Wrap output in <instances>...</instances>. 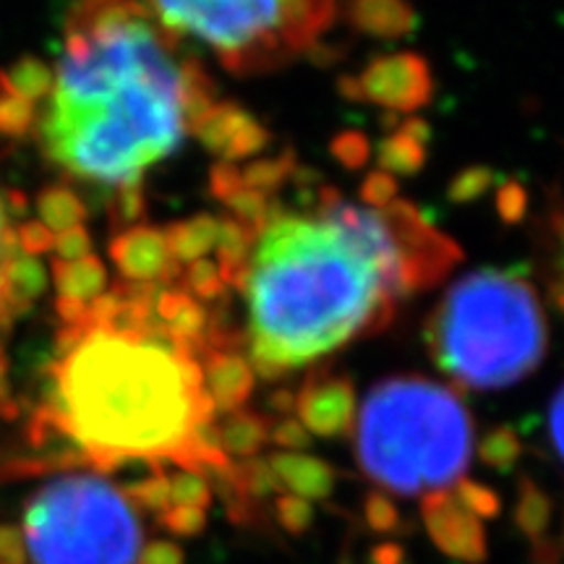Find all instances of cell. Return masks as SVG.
<instances>
[{
	"label": "cell",
	"mask_w": 564,
	"mask_h": 564,
	"mask_svg": "<svg viewBox=\"0 0 564 564\" xmlns=\"http://www.w3.org/2000/svg\"><path fill=\"white\" fill-rule=\"evenodd\" d=\"M141 0H76L37 133L45 158L79 181L141 186L186 137L188 89L202 66L178 58Z\"/></svg>",
	"instance_id": "cell-1"
},
{
	"label": "cell",
	"mask_w": 564,
	"mask_h": 564,
	"mask_svg": "<svg viewBox=\"0 0 564 564\" xmlns=\"http://www.w3.org/2000/svg\"><path fill=\"white\" fill-rule=\"evenodd\" d=\"M154 285L121 282L74 327H63L53 392L32 440L63 436L84 463L112 470L126 460H171L188 470L194 423L215 415L196 352L152 314Z\"/></svg>",
	"instance_id": "cell-2"
},
{
	"label": "cell",
	"mask_w": 564,
	"mask_h": 564,
	"mask_svg": "<svg viewBox=\"0 0 564 564\" xmlns=\"http://www.w3.org/2000/svg\"><path fill=\"white\" fill-rule=\"evenodd\" d=\"M316 217L274 212L251 251V369L282 379L352 337L379 333L394 301L419 291L384 212L352 207L322 186Z\"/></svg>",
	"instance_id": "cell-3"
},
{
	"label": "cell",
	"mask_w": 564,
	"mask_h": 564,
	"mask_svg": "<svg viewBox=\"0 0 564 564\" xmlns=\"http://www.w3.org/2000/svg\"><path fill=\"white\" fill-rule=\"evenodd\" d=\"M361 470L400 497L460 481L474 455V421L460 394L423 377L379 382L366 398L356 436Z\"/></svg>",
	"instance_id": "cell-4"
},
{
	"label": "cell",
	"mask_w": 564,
	"mask_h": 564,
	"mask_svg": "<svg viewBox=\"0 0 564 564\" xmlns=\"http://www.w3.org/2000/svg\"><path fill=\"white\" fill-rule=\"evenodd\" d=\"M426 337L444 373L470 390H502L544 361L546 319L523 274L481 270L449 288Z\"/></svg>",
	"instance_id": "cell-5"
},
{
	"label": "cell",
	"mask_w": 564,
	"mask_h": 564,
	"mask_svg": "<svg viewBox=\"0 0 564 564\" xmlns=\"http://www.w3.org/2000/svg\"><path fill=\"white\" fill-rule=\"evenodd\" d=\"M173 37L207 45L232 74H262L316 45L337 0H141Z\"/></svg>",
	"instance_id": "cell-6"
},
{
	"label": "cell",
	"mask_w": 564,
	"mask_h": 564,
	"mask_svg": "<svg viewBox=\"0 0 564 564\" xmlns=\"http://www.w3.org/2000/svg\"><path fill=\"white\" fill-rule=\"evenodd\" d=\"M24 564H137L141 523L108 478L58 476L26 499L17 525Z\"/></svg>",
	"instance_id": "cell-7"
},
{
	"label": "cell",
	"mask_w": 564,
	"mask_h": 564,
	"mask_svg": "<svg viewBox=\"0 0 564 564\" xmlns=\"http://www.w3.org/2000/svg\"><path fill=\"white\" fill-rule=\"evenodd\" d=\"M337 91L345 100L379 105L398 116L429 105L434 95V79L421 55L392 53L371 61L358 76H340Z\"/></svg>",
	"instance_id": "cell-8"
},
{
	"label": "cell",
	"mask_w": 564,
	"mask_h": 564,
	"mask_svg": "<svg viewBox=\"0 0 564 564\" xmlns=\"http://www.w3.org/2000/svg\"><path fill=\"white\" fill-rule=\"evenodd\" d=\"M421 520L434 546L449 560L465 564H484L489 560L484 523L465 510L449 489L423 494Z\"/></svg>",
	"instance_id": "cell-9"
},
{
	"label": "cell",
	"mask_w": 564,
	"mask_h": 564,
	"mask_svg": "<svg viewBox=\"0 0 564 564\" xmlns=\"http://www.w3.org/2000/svg\"><path fill=\"white\" fill-rule=\"evenodd\" d=\"M295 413L308 434L322 440L350 436L356 423V387L348 377L312 373L295 392Z\"/></svg>",
	"instance_id": "cell-10"
},
{
	"label": "cell",
	"mask_w": 564,
	"mask_h": 564,
	"mask_svg": "<svg viewBox=\"0 0 564 564\" xmlns=\"http://www.w3.org/2000/svg\"><path fill=\"white\" fill-rule=\"evenodd\" d=\"M110 259L131 285H158L181 278V264L171 257L165 236L152 225H133L110 241Z\"/></svg>",
	"instance_id": "cell-11"
},
{
	"label": "cell",
	"mask_w": 564,
	"mask_h": 564,
	"mask_svg": "<svg viewBox=\"0 0 564 564\" xmlns=\"http://www.w3.org/2000/svg\"><path fill=\"white\" fill-rule=\"evenodd\" d=\"M202 387L212 408L220 413H236L251 398L257 373L241 352L230 348H207L204 350Z\"/></svg>",
	"instance_id": "cell-12"
},
{
	"label": "cell",
	"mask_w": 564,
	"mask_h": 564,
	"mask_svg": "<svg viewBox=\"0 0 564 564\" xmlns=\"http://www.w3.org/2000/svg\"><path fill=\"white\" fill-rule=\"evenodd\" d=\"M154 319L173 340L188 345L194 352H204L209 335V316L199 301H194L183 288H165L154 295Z\"/></svg>",
	"instance_id": "cell-13"
},
{
	"label": "cell",
	"mask_w": 564,
	"mask_h": 564,
	"mask_svg": "<svg viewBox=\"0 0 564 564\" xmlns=\"http://www.w3.org/2000/svg\"><path fill=\"white\" fill-rule=\"evenodd\" d=\"M272 465L274 476H278L280 486H288L293 497L306 499H329L337 486V474L329 463L319 460V457L303 455V453H274L267 457Z\"/></svg>",
	"instance_id": "cell-14"
},
{
	"label": "cell",
	"mask_w": 564,
	"mask_h": 564,
	"mask_svg": "<svg viewBox=\"0 0 564 564\" xmlns=\"http://www.w3.org/2000/svg\"><path fill=\"white\" fill-rule=\"evenodd\" d=\"M51 270L55 293H58L55 301L76 303V306H91L100 295L108 293V267H105L102 259L95 257V253L76 259V262H58V259H53Z\"/></svg>",
	"instance_id": "cell-15"
},
{
	"label": "cell",
	"mask_w": 564,
	"mask_h": 564,
	"mask_svg": "<svg viewBox=\"0 0 564 564\" xmlns=\"http://www.w3.org/2000/svg\"><path fill=\"white\" fill-rule=\"evenodd\" d=\"M47 285H51V274L42 267V259L30 257L13 243L3 272V293L13 319L30 312L34 301L45 295Z\"/></svg>",
	"instance_id": "cell-16"
},
{
	"label": "cell",
	"mask_w": 564,
	"mask_h": 564,
	"mask_svg": "<svg viewBox=\"0 0 564 564\" xmlns=\"http://www.w3.org/2000/svg\"><path fill=\"white\" fill-rule=\"evenodd\" d=\"M348 19L371 37L398 40L413 30L415 17L405 0H350Z\"/></svg>",
	"instance_id": "cell-17"
},
{
	"label": "cell",
	"mask_w": 564,
	"mask_h": 564,
	"mask_svg": "<svg viewBox=\"0 0 564 564\" xmlns=\"http://www.w3.org/2000/svg\"><path fill=\"white\" fill-rule=\"evenodd\" d=\"M257 230L246 228L238 220H220V236H217V270L223 274V282L228 288L243 291L246 278H249L251 249L257 243Z\"/></svg>",
	"instance_id": "cell-18"
},
{
	"label": "cell",
	"mask_w": 564,
	"mask_h": 564,
	"mask_svg": "<svg viewBox=\"0 0 564 564\" xmlns=\"http://www.w3.org/2000/svg\"><path fill=\"white\" fill-rule=\"evenodd\" d=\"M270 426L272 423L264 419L262 413L251 411H236L228 413L220 426H217V440H220V449L228 460H251L259 455V449L270 442Z\"/></svg>",
	"instance_id": "cell-19"
},
{
	"label": "cell",
	"mask_w": 564,
	"mask_h": 564,
	"mask_svg": "<svg viewBox=\"0 0 564 564\" xmlns=\"http://www.w3.org/2000/svg\"><path fill=\"white\" fill-rule=\"evenodd\" d=\"M162 236H165V243L175 262L192 264L196 259H207V253L215 251L217 236H220V220L212 215H196L192 220L167 225Z\"/></svg>",
	"instance_id": "cell-20"
},
{
	"label": "cell",
	"mask_w": 564,
	"mask_h": 564,
	"mask_svg": "<svg viewBox=\"0 0 564 564\" xmlns=\"http://www.w3.org/2000/svg\"><path fill=\"white\" fill-rule=\"evenodd\" d=\"M0 87L40 108L53 89V68L34 55H24L9 68H0Z\"/></svg>",
	"instance_id": "cell-21"
},
{
	"label": "cell",
	"mask_w": 564,
	"mask_h": 564,
	"mask_svg": "<svg viewBox=\"0 0 564 564\" xmlns=\"http://www.w3.org/2000/svg\"><path fill=\"white\" fill-rule=\"evenodd\" d=\"M37 220L45 225L53 236L74 230L84 225L87 207H84L82 196L68 186H47L37 196Z\"/></svg>",
	"instance_id": "cell-22"
},
{
	"label": "cell",
	"mask_w": 564,
	"mask_h": 564,
	"mask_svg": "<svg viewBox=\"0 0 564 564\" xmlns=\"http://www.w3.org/2000/svg\"><path fill=\"white\" fill-rule=\"evenodd\" d=\"M549 523H552V499L546 497L544 489L535 486L533 478H520L518 484V505H514V525L518 531L535 541L546 539Z\"/></svg>",
	"instance_id": "cell-23"
},
{
	"label": "cell",
	"mask_w": 564,
	"mask_h": 564,
	"mask_svg": "<svg viewBox=\"0 0 564 564\" xmlns=\"http://www.w3.org/2000/svg\"><path fill=\"white\" fill-rule=\"evenodd\" d=\"M377 162L379 171L394 175H411L421 173L423 165H426V147L419 144V141L403 137V133L392 131L390 137H384L377 144Z\"/></svg>",
	"instance_id": "cell-24"
},
{
	"label": "cell",
	"mask_w": 564,
	"mask_h": 564,
	"mask_svg": "<svg viewBox=\"0 0 564 564\" xmlns=\"http://www.w3.org/2000/svg\"><path fill=\"white\" fill-rule=\"evenodd\" d=\"M123 491V497L129 499L133 510L150 512L158 518L171 507V484H167V474L162 470V465H152L144 476L133 478V481L118 486Z\"/></svg>",
	"instance_id": "cell-25"
},
{
	"label": "cell",
	"mask_w": 564,
	"mask_h": 564,
	"mask_svg": "<svg viewBox=\"0 0 564 564\" xmlns=\"http://www.w3.org/2000/svg\"><path fill=\"white\" fill-rule=\"evenodd\" d=\"M295 173V154L282 152L280 158H264V160H251L249 165L241 171L243 186L253 188L259 194H274L293 178Z\"/></svg>",
	"instance_id": "cell-26"
},
{
	"label": "cell",
	"mask_w": 564,
	"mask_h": 564,
	"mask_svg": "<svg viewBox=\"0 0 564 564\" xmlns=\"http://www.w3.org/2000/svg\"><path fill=\"white\" fill-rule=\"evenodd\" d=\"M236 478H238V489L253 507H262L267 499L278 497L282 494V486L274 476L272 465L267 457H251V460L236 463Z\"/></svg>",
	"instance_id": "cell-27"
},
{
	"label": "cell",
	"mask_w": 564,
	"mask_h": 564,
	"mask_svg": "<svg viewBox=\"0 0 564 564\" xmlns=\"http://www.w3.org/2000/svg\"><path fill=\"white\" fill-rule=\"evenodd\" d=\"M478 457H481L484 465L499 470V474H510L523 457V442H520L514 429L497 426L484 434L481 444H478Z\"/></svg>",
	"instance_id": "cell-28"
},
{
	"label": "cell",
	"mask_w": 564,
	"mask_h": 564,
	"mask_svg": "<svg viewBox=\"0 0 564 564\" xmlns=\"http://www.w3.org/2000/svg\"><path fill=\"white\" fill-rule=\"evenodd\" d=\"M181 285L194 301H220L228 291L220 270L212 259H196V262L186 264L181 274Z\"/></svg>",
	"instance_id": "cell-29"
},
{
	"label": "cell",
	"mask_w": 564,
	"mask_h": 564,
	"mask_svg": "<svg viewBox=\"0 0 564 564\" xmlns=\"http://www.w3.org/2000/svg\"><path fill=\"white\" fill-rule=\"evenodd\" d=\"M40 108L0 87V137L21 139L34 131Z\"/></svg>",
	"instance_id": "cell-30"
},
{
	"label": "cell",
	"mask_w": 564,
	"mask_h": 564,
	"mask_svg": "<svg viewBox=\"0 0 564 564\" xmlns=\"http://www.w3.org/2000/svg\"><path fill=\"white\" fill-rule=\"evenodd\" d=\"M497 183V173L486 165H470L455 173L447 186V199L453 204H474L486 196Z\"/></svg>",
	"instance_id": "cell-31"
},
{
	"label": "cell",
	"mask_w": 564,
	"mask_h": 564,
	"mask_svg": "<svg viewBox=\"0 0 564 564\" xmlns=\"http://www.w3.org/2000/svg\"><path fill=\"white\" fill-rule=\"evenodd\" d=\"M228 212L232 215V220H238L246 228L251 230H262L264 223L270 220L272 215V207H270V199H267L264 194L253 192V188H238L236 194H230L228 199L223 202Z\"/></svg>",
	"instance_id": "cell-32"
},
{
	"label": "cell",
	"mask_w": 564,
	"mask_h": 564,
	"mask_svg": "<svg viewBox=\"0 0 564 564\" xmlns=\"http://www.w3.org/2000/svg\"><path fill=\"white\" fill-rule=\"evenodd\" d=\"M167 484H171V502L181 507H199V510L207 512L215 502L209 484L194 470H175L173 476H167Z\"/></svg>",
	"instance_id": "cell-33"
},
{
	"label": "cell",
	"mask_w": 564,
	"mask_h": 564,
	"mask_svg": "<svg viewBox=\"0 0 564 564\" xmlns=\"http://www.w3.org/2000/svg\"><path fill=\"white\" fill-rule=\"evenodd\" d=\"M455 499L460 502L465 510H468L474 518L478 520H494L499 518V512H502V499H499V494L491 489V486H484V484H476L470 481V478H460L455 486Z\"/></svg>",
	"instance_id": "cell-34"
},
{
	"label": "cell",
	"mask_w": 564,
	"mask_h": 564,
	"mask_svg": "<svg viewBox=\"0 0 564 564\" xmlns=\"http://www.w3.org/2000/svg\"><path fill=\"white\" fill-rule=\"evenodd\" d=\"M274 523L288 535H303L314 525V507L306 499L293 497V494H278L272 502Z\"/></svg>",
	"instance_id": "cell-35"
},
{
	"label": "cell",
	"mask_w": 564,
	"mask_h": 564,
	"mask_svg": "<svg viewBox=\"0 0 564 564\" xmlns=\"http://www.w3.org/2000/svg\"><path fill=\"white\" fill-rule=\"evenodd\" d=\"M364 518H366V525H369L373 533H384L387 535V533L408 531L403 514H400V510H398V505H394L392 499L382 491L366 494Z\"/></svg>",
	"instance_id": "cell-36"
},
{
	"label": "cell",
	"mask_w": 564,
	"mask_h": 564,
	"mask_svg": "<svg viewBox=\"0 0 564 564\" xmlns=\"http://www.w3.org/2000/svg\"><path fill=\"white\" fill-rule=\"evenodd\" d=\"M329 152L345 171H361L371 160V141L361 131H343L333 139Z\"/></svg>",
	"instance_id": "cell-37"
},
{
	"label": "cell",
	"mask_w": 564,
	"mask_h": 564,
	"mask_svg": "<svg viewBox=\"0 0 564 564\" xmlns=\"http://www.w3.org/2000/svg\"><path fill=\"white\" fill-rule=\"evenodd\" d=\"M147 212V196L141 186L118 188L110 202V225L116 230H129L133 223H139Z\"/></svg>",
	"instance_id": "cell-38"
},
{
	"label": "cell",
	"mask_w": 564,
	"mask_h": 564,
	"mask_svg": "<svg viewBox=\"0 0 564 564\" xmlns=\"http://www.w3.org/2000/svg\"><path fill=\"white\" fill-rule=\"evenodd\" d=\"M207 512L199 510V507H167L165 512L158 514V525L171 531L173 535H181V539H194L207 531Z\"/></svg>",
	"instance_id": "cell-39"
},
{
	"label": "cell",
	"mask_w": 564,
	"mask_h": 564,
	"mask_svg": "<svg viewBox=\"0 0 564 564\" xmlns=\"http://www.w3.org/2000/svg\"><path fill=\"white\" fill-rule=\"evenodd\" d=\"M494 204H497V215L502 217V223H523L528 215V188L520 181L507 178L499 183L497 194H494Z\"/></svg>",
	"instance_id": "cell-40"
},
{
	"label": "cell",
	"mask_w": 564,
	"mask_h": 564,
	"mask_svg": "<svg viewBox=\"0 0 564 564\" xmlns=\"http://www.w3.org/2000/svg\"><path fill=\"white\" fill-rule=\"evenodd\" d=\"M358 194H361V202L366 204V207L373 209V212H382V209L390 207V204L398 202L400 186H398V178H392L390 173L371 171L364 178L361 188H358Z\"/></svg>",
	"instance_id": "cell-41"
},
{
	"label": "cell",
	"mask_w": 564,
	"mask_h": 564,
	"mask_svg": "<svg viewBox=\"0 0 564 564\" xmlns=\"http://www.w3.org/2000/svg\"><path fill=\"white\" fill-rule=\"evenodd\" d=\"M53 241L55 236L40 220H24L13 228V243H17L24 253H30V257L40 259L45 257V253H51Z\"/></svg>",
	"instance_id": "cell-42"
},
{
	"label": "cell",
	"mask_w": 564,
	"mask_h": 564,
	"mask_svg": "<svg viewBox=\"0 0 564 564\" xmlns=\"http://www.w3.org/2000/svg\"><path fill=\"white\" fill-rule=\"evenodd\" d=\"M13 246V228L9 223V207H6V196L0 194V333L9 329V324L13 322V314L6 303V293H3V272H6V262H9V253Z\"/></svg>",
	"instance_id": "cell-43"
},
{
	"label": "cell",
	"mask_w": 564,
	"mask_h": 564,
	"mask_svg": "<svg viewBox=\"0 0 564 564\" xmlns=\"http://www.w3.org/2000/svg\"><path fill=\"white\" fill-rule=\"evenodd\" d=\"M89 253H91V236L84 225L55 236L53 259H58V262H76V259L89 257Z\"/></svg>",
	"instance_id": "cell-44"
},
{
	"label": "cell",
	"mask_w": 564,
	"mask_h": 564,
	"mask_svg": "<svg viewBox=\"0 0 564 564\" xmlns=\"http://www.w3.org/2000/svg\"><path fill=\"white\" fill-rule=\"evenodd\" d=\"M270 442L278 444V447L285 449V453H301L306 449L312 440H308V432L301 426L299 419H282L270 426Z\"/></svg>",
	"instance_id": "cell-45"
},
{
	"label": "cell",
	"mask_w": 564,
	"mask_h": 564,
	"mask_svg": "<svg viewBox=\"0 0 564 564\" xmlns=\"http://www.w3.org/2000/svg\"><path fill=\"white\" fill-rule=\"evenodd\" d=\"M238 188H243V178H241V167L236 162H215L209 171V192L215 199L225 202L230 194H236Z\"/></svg>",
	"instance_id": "cell-46"
},
{
	"label": "cell",
	"mask_w": 564,
	"mask_h": 564,
	"mask_svg": "<svg viewBox=\"0 0 564 564\" xmlns=\"http://www.w3.org/2000/svg\"><path fill=\"white\" fill-rule=\"evenodd\" d=\"M139 564H186V554L175 541L154 539L147 546H141Z\"/></svg>",
	"instance_id": "cell-47"
},
{
	"label": "cell",
	"mask_w": 564,
	"mask_h": 564,
	"mask_svg": "<svg viewBox=\"0 0 564 564\" xmlns=\"http://www.w3.org/2000/svg\"><path fill=\"white\" fill-rule=\"evenodd\" d=\"M366 564H411L408 549L398 541H382V544H373L366 554Z\"/></svg>",
	"instance_id": "cell-48"
},
{
	"label": "cell",
	"mask_w": 564,
	"mask_h": 564,
	"mask_svg": "<svg viewBox=\"0 0 564 564\" xmlns=\"http://www.w3.org/2000/svg\"><path fill=\"white\" fill-rule=\"evenodd\" d=\"M549 432H552V442L556 447V453L564 460V384L562 390L556 392L552 411H549Z\"/></svg>",
	"instance_id": "cell-49"
},
{
	"label": "cell",
	"mask_w": 564,
	"mask_h": 564,
	"mask_svg": "<svg viewBox=\"0 0 564 564\" xmlns=\"http://www.w3.org/2000/svg\"><path fill=\"white\" fill-rule=\"evenodd\" d=\"M562 556H564L562 544H560V541H552V539L535 541L533 549H531V562L533 564H562Z\"/></svg>",
	"instance_id": "cell-50"
},
{
	"label": "cell",
	"mask_w": 564,
	"mask_h": 564,
	"mask_svg": "<svg viewBox=\"0 0 564 564\" xmlns=\"http://www.w3.org/2000/svg\"><path fill=\"white\" fill-rule=\"evenodd\" d=\"M398 133H403V137L419 141V144H423V147L432 141V126H429L419 116H411V118H405L403 123H398Z\"/></svg>",
	"instance_id": "cell-51"
},
{
	"label": "cell",
	"mask_w": 564,
	"mask_h": 564,
	"mask_svg": "<svg viewBox=\"0 0 564 564\" xmlns=\"http://www.w3.org/2000/svg\"><path fill=\"white\" fill-rule=\"evenodd\" d=\"M267 408H270L274 415L288 419V415H293L295 411V392L285 390V387H282V390H274L270 398H267Z\"/></svg>",
	"instance_id": "cell-52"
},
{
	"label": "cell",
	"mask_w": 564,
	"mask_h": 564,
	"mask_svg": "<svg viewBox=\"0 0 564 564\" xmlns=\"http://www.w3.org/2000/svg\"><path fill=\"white\" fill-rule=\"evenodd\" d=\"M17 408L11 403V394H9V379H6V356L0 350V413L11 415Z\"/></svg>",
	"instance_id": "cell-53"
},
{
	"label": "cell",
	"mask_w": 564,
	"mask_h": 564,
	"mask_svg": "<svg viewBox=\"0 0 564 564\" xmlns=\"http://www.w3.org/2000/svg\"><path fill=\"white\" fill-rule=\"evenodd\" d=\"M337 564H356V562H352V556H350V549H343L340 562H337Z\"/></svg>",
	"instance_id": "cell-54"
},
{
	"label": "cell",
	"mask_w": 564,
	"mask_h": 564,
	"mask_svg": "<svg viewBox=\"0 0 564 564\" xmlns=\"http://www.w3.org/2000/svg\"><path fill=\"white\" fill-rule=\"evenodd\" d=\"M556 303H560V308L564 312V285L556 288Z\"/></svg>",
	"instance_id": "cell-55"
}]
</instances>
